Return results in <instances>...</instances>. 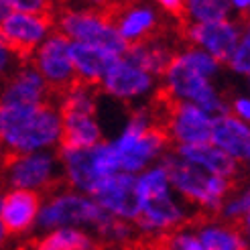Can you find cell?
I'll return each mask as SVG.
<instances>
[{
    "mask_svg": "<svg viewBox=\"0 0 250 250\" xmlns=\"http://www.w3.org/2000/svg\"><path fill=\"white\" fill-rule=\"evenodd\" d=\"M224 63L204 49L183 45L161 76V100L167 104H195L220 116L228 112V98L216 85Z\"/></svg>",
    "mask_w": 250,
    "mask_h": 250,
    "instance_id": "cell-1",
    "label": "cell"
},
{
    "mask_svg": "<svg viewBox=\"0 0 250 250\" xmlns=\"http://www.w3.org/2000/svg\"><path fill=\"white\" fill-rule=\"evenodd\" d=\"M0 141L8 155L59 151L63 145V114L57 104H0Z\"/></svg>",
    "mask_w": 250,
    "mask_h": 250,
    "instance_id": "cell-2",
    "label": "cell"
},
{
    "mask_svg": "<svg viewBox=\"0 0 250 250\" xmlns=\"http://www.w3.org/2000/svg\"><path fill=\"white\" fill-rule=\"evenodd\" d=\"M163 163L169 169L173 191L195 214H204V218H216L224 202H226V197L236 187V181L218 177V175H211L204 169L191 165L189 161L181 159L173 148L167 153Z\"/></svg>",
    "mask_w": 250,
    "mask_h": 250,
    "instance_id": "cell-3",
    "label": "cell"
},
{
    "mask_svg": "<svg viewBox=\"0 0 250 250\" xmlns=\"http://www.w3.org/2000/svg\"><path fill=\"white\" fill-rule=\"evenodd\" d=\"M112 216L98 206V202L90 195L67 185H59L51 193L43 195V206L37 230L41 234L53 232L59 228H82L92 232L96 238L104 230Z\"/></svg>",
    "mask_w": 250,
    "mask_h": 250,
    "instance_id": "cell-4",
    "label": "cell"
},
{
    "mask_svg": "<svg viewBox=\"0 0 250 250\" xmlns=\"http://www.w3.org/2000/svg\"><path fill=\"white\" fill-rule=\"evenodd\" d=\"M55 31L61 33L71 43H83L102 47L108 51L124 57L128 45L114 24L112 12L96 10L90 6H63L55 15Z\"/></svg>",
    "mask_w": 250,
    "mask_h": 250,
    "instance_id": "cell-5",
    "label": "cell"
},
{
    "mask_svg": "<svg viewBox=\"0 0 250 250\" xmlns=\"http://www.w3.org/2000/svg\"><path fill=\"white\" fill-rule=\"evenodd\" d=\"M4 183L10 189H24L47 195L63 185L59 151H39L8 155L2 167Z\"/></svg>",
    "mask_w": 250,
    "mask_h": 250,
    "instance_id": "cell-6",
    "label": "cell"
},
{
    "mask_svg": "<svg viewBox=\"0 0 250 250\" xmlns=\"http://www.w3.org/2000/svg\"><path fill=\"white\" fill-rule=\"evenodd\" d=\"M195 211L173 189L143 199L141 216L134 222L141 238L146 242H165V238L187 224Z\"/></svg>",
    "mask_w": 250,
    "mask_h": 250,
    "instance_id": "cell-7",
    "label": "cell"
},
{
    "mask_svg": "<svg viewBox=\"0 0 250 250\" xmlns=\"http://www.w3.org/2000/svg\"><path fill=\"white\" fill-rule=\"evenodd\" d=\"M100 92L118 104L139 106L161 98V78L153 76L151 71L143 69L124 55L116 59L104 82L100 83Z\"/></svg>",
    "mask_w": 250,
    "mask_h": 250,
    "instance_id": "cell-8",
    "label": "cell"
},
{
    "mask_svg": "<svg viewBox=\"0 0 250 250\" xmlns=\"http://www.w3.org/2000/svg\"><path fill=\"white\" fill-rule=\"evenodd\" d=\"M216 116L195 104H167L163 102V128L171 146H191L211 143Z\"/></svg>",
    "mask_w": 250,
    "mask_h": 250,
    "instance_id": "cell-9",
    "label": "cell"
},
{
    "mask_svg": "<svg viewBox=\"0 0 250 250\" xmlns=\"http://www.w3.org/2000/svg\"><path fill=\"white\" fill-rule=\"evenodd\" d=\"M181 37L185 45L204 49L206 53L228 65L242 43V22L234 17L216 22H185Z\"/></svg>",
    "mask_w": 250,
    "mask_h": 250,
    "instance_id": "cell-10",
    "label": "cell"
},
{
    "mask_svg": "<svg viewBox=\"0 0 250 250\" xmlns=\"http://www.w3.org/2000/svg\"><path fill=\"white\" fill-rule=\"evenodd\" d=\"M55 33L51 15H27V12H2L0 39L21 57H31L49 37Z\"/></svg>",
    "mask_w": 250,
    "mask_h": 250,
    "instance_id": "cell-11",
    "label": "cell"
},
{
    "mask_svg": "<svg viewBox=\"0 0 250 250\" xmlns=\"http://www.w3.org/2000/svg\"><path fill=\"white\" fill-rule=\"evenodd\" d=\"M29 61L39 69L47 85L57 96L78 82L71 57V41L57 31L29 57Z\"/></svg>",
    "mask_w": 250,
    "mask_h": 250,
    "instance_id": "cell-12",
    "label": "cell"
},
{
    "mask_svg": "<svg viewBox=\"0 0 250 250\" xmlns=\"http://www.w3.org/2000/svg\"><path fill=\"white\" fill-rule=\"evenodd\" d=\"M90 195L112 218L134 224L141 216L143 202H141L136 175H128V173L110 175V177L102 179L94 187Z\"/></svg>",
    "mask_w": 250,
    "mask_h": 250,
    "instance_id": "cell-13",
    "label": "cell"
},
{
    "mask_svg": "<svg viewBox=\"0 0 250 250\" xmlns=\"http://www.w3.org/2000/svg\"><path fill=\"white\" fill-rule=\"evenodd\" d=\"M112 19L122 41L130 47L159 35L163 24V12L157 8L153 0H128L112 10Z\"/></svg>",
    "mask_w": 250,
    "mask_h": 250,
    "instance_id": "cell-14",
    "label": "cell"
},
{
    "mask_svg": "<svg viewBox=\"0 0 250 250\" xmlns=\"http://www.w3.org/2000/svg\"><path fill=\"white\" fill-rule=\"evenodd\" d=\"M43 206V195L24 191V189H10L0 197V228L8 238H22L37 230Z\"/></svg>",
    "mask_w": 250,
    "mask_h": 250,
    "instance_id": "cell-15",
    "label": "cell"
},
{
    "mask_svg": "<svg viewBox=\"0 0 250 250\" xmlns=\"http://www.w3.org/2000/svg\"><path fill=\"white\" fill-rule=\"evenodd\" d=\"M51 87L31 61H24L17 71H12L2 87V104L43 106L51 102Z\"/></svg>",
    "mask_w": 250,
    "mask_h": 250,
    "instance_id": "cell-16",
    "label": "cell"
},
{
    "mask_svg": "<svg viewBox=\"0 0 250 250\" xmlns=\"http://www.w3.org/2000/svg\"><path fill=\"white\" fill-rule=\"evenodd\" d=\"M61 169H63V185L83 193H92L94 187L104 177L94 159V148H59Z\"/></svg>",
    "mask_w": 250,
    "mask_h": 250,
    "instance_id": "cell-17",
    "label": "cell"
},
{
    "mask_svg": "<svg viewBox=\"0 0 250 250\" xmlns=\"http://www.w3.org/2000/svg\"><path fill=\"white\" fill-rule=\"evenodd\" d=\"M181 159L189 161L191 165L204 169L211 175H218V177H226L236 181L242 175L240 171V163L236 159H232L228 153H224L222 148H218L211 143H204V145H191V146H177L173 148Z\"/></svg>",
    "mask_w": 250,
    "mask_h": 250,
    "instance_id": "cell-18",
    "label": "cell"
},
{
    "mask_svg": "<svg viewBox=\"0 0 250 250\" xmlns=\"http://www.w3.org/2000/svg\"><path fill=\"white\" fill-rule=\"evenodd\" d=\"M71 57H73V65H76L78 82L90 83L96 87H100V83L104 82L108 71L118 59V55L108 51V49L83 45V43H71Z\"/></svg>",
    "mask_w": 250,
    "mask_h": 250,
    "instance_id": "cell-19",
    "label": "cell"
},
{
    "mask_svg": "<svg viewBox=\"0 0 250 250\" xmlns=\"http://www.w3.org/2000/svg\"><path fill=\"white\" fill-rule=\"evenodd\" d=\"M63 114V145L69 148H94L104 143V128L98 114L61 112Z\"/></svg>",
    "mask_w": 250,
    "mask_h": 250,
    "instance_id": "cell-20",
    "label": "cell"
},
{
    "mask_svg": "<svg viewBox=\"0 0 250 250\" xmlns=\"http://www.w3.org/2000/svg\"><path fill=\"white\" fill-rule=\"evenodd\" d=\"M211 145H216L218 148H222L224 153H228L232 159L240 163V159L250 148V124L236 118L230 112L216 116Z\"/></svg>",
    "mask_w": 250,
    "mask_h": 250,
    "instance_id": "cell-21",
    "label": "cell"
},
{
    "mask_svg": "<svg viewBox=\"0 0 250 250\" xmlns=\"http://www.w3.org/2000/svg\"><path fill=\"white\" fill-rule=\"evenodd\" d=\"M204 250H250L240 226L222 218H202L195 222Z\"/></svg>",
    "mask_w": 250,
    "mask_h": 250,
    "instance_id": "cell-22",
    "label": "cell"
},
{
    "mask_svg": "<svg viewBox=\"0 0 250 250\" xmlns=\"http://www.w3.org/2000/svg\"><path fill=\"white\" fill-rule=\"evenodd\" d=\"M175 53H177V49L173 47V43L167 37L157 35L153 39L130 45L126 51V57L130 61H134L136 65H141L143 69L151 71L153 76L161 78L167 71V67L171 65Z\"/></svg>",
    "mask_w": 250,
    "mask_h": 250,
    "instance_id": "cell-23",
    "label": "cell"
},
{
    "mask_svg": "<svg viewBox=\"0 0 250 250\" xmlns=\"http://www.w3.org/2000/svg\"><path fill=\"white\" fill-rule=\"evenodd\" d=\"M39 238L49 250H102L96 236L82 228H59L41 234Z\"/></svg>",
    "mask_w": 250,
    "mask_h": 250,
    "instance_id": "cell-24",
    "label": "cell"
},
{
    "mask_svg": "<svg viewBox=\"0 0 250 250\" xmlns=\"http://www.w3.org/2000/svg\"><path fill=\"white\" fill-rule=\"evenodd\" d=\"M98 98H100V87L76 82L65 92L59 94L57 106L61 112H90V114H98Z\"/></svg>",
    "mask_w": 250,
    "mask_h": 250,
    "instance_id": "cell-25",
    "label": "cell"
},
{
    "mask_svg": "<svg viewBox=\"0 0 250 250\" xmlns=\"http://www.w3.org/2000/svg\"><path fill=\"white\" fill-rule=\"evenodd\" d=\"M230 0H185V22H216L232 19Z\"/></svg>",
    "mask_w": 250,
    "mask_h": 250,
    "instance_id": "cell-26",
    "label": "cell"
},
{
    "mask_svg": "<svg viewBox=\"0 0 250 250\" xmlns=\"http://www.w3.org/2000/svg\"><path fill=\"white\" fill-rule=\"evenodd\" d=\"M250 211V181L236 185L230 191V195L226 197L218 218H222L224 222H230L240 226V222L246 218V214Z\"/></svg>",
    "mask_w": 250,
    "mask_h": 250,
    "instance_id": "cell-27",
    "label": "cell"
},
{
    "mask_svg": "<svg viewBox=\"0 0 250 250\" xmlns=\"http://www.w3.org/2000/svg\"><path fill=\"white\" fill-rule=\"evenodd\" d=\"M165 244L169 250H204L202 238H199V232L195 228V222L175 230L169 238H165Z\"/></svg>",
    "mask_w": 250,
    "mask_h": 250,
    "instance_id": "cell-28",
    "label": "cell"
},
{
    "mask_svg": "<svg viewBox=\"0 0 250 250\" xmlns=\"http://www.w3.org/2000/svg\"><path fill=\"white\" fill-rule=\"evenodd\" d=\"M53 0H0L2 12H27V15H49Z\"/></svg>",
    "mask_w": 250,
    "mask_h": 250,
    "instance_id": "cell-29",
    "label": "cell"
},
{
    "mask_svg": "<svg viewBox=\"0 0 250 250\" xmlns=\"http://www.w3.org/2000/svg\"><path fill=\"white\" fill-rule=\"evenodd\" d=\"M228 112L250 124V92H240L228 98Z\"/></svg>",
    "mask_w": 250,
    "mask_h": 250,
    "instance_id": "cell-30",
    "label": "cell"
},
{
    "mask_svg": "<svg viewBox=\"0 0 250 250\" xmlns=\"http://www.w3.org/2000/svg\"><path fill=\"white\" fill-rule=\"evenodd\" d=\"M22 63H24V57H21L17 51H12V49L6 45L0 47V69H2V73L6 78L12 71H17Z\"/></svg>",
    "mask_w": 250,
    "mask_h": 250,
    "instance_id": "cell-31",
    "label": "cell"
},
{
    "mask_svg": "<svg viewBox=\"0 0 250 250\" xmlns=\"http://www.w3.org/2000/svg\"><path fill=\"white\" fill-rule=\"evenodd\" d=\"M157 8L167 17H181L183 19V10H185V0H153Z\"/></svg>",
    "mask_w": 250,
    "mask_h": 250,
    "instance_id": "cell-32",
    "label": "cell"
},
{
    "mask_svg": "<svg viewBox=\"0 0 250 250\" xmlns=\"http://www.w3.org/2000/svg\"><path fill=\"white\" fill-rule=\"evenodd\" d=\"M83 6H90V8H96V10H106L110 12V8H114L118 4V0H82Z\"/></svg>",
    "mask_w": 250,
    "mask_h": 250,
    "instance_id": "cell-33",
    "label": "cell"
},
{
    "mask_svg": "<svg viewBox=\"0 0 250 250\" xmlns=\"http://www.w3.org/2000/svg\"><path fill=\"white\" fill-rule=\"evenodd\" d=\"M232 2V12L238 15L242 19H248L250 17V0H230Z\"/></svg>",
    "mask_w": 250,
    "mask_h": 250,
    "instance_id": "cell-34",
    "label": "cell"
},
{
    "mask_svg": "<svg viewBox=\"0 0 250 250\" xmlns=\"http://www.w3.org/2000/svg\"><path fill=\"white\" fill-rule=\"evenodd\" d=\"M240 47L250 53V17L242 21V43H240Z\"/></svg>",
    "mask_w": 250,
    "mask_h": 250,
    "instance_id": "cell-35",
    "label": "cell"
},
{
    "mask_svg": "<svg viewBox=\"0 0 250 250\" xmlns=\"http://www.w3.org/2000/svg\"><path fill=\"white\" fill-rule=\"evenodd\" d=\"M240 171H242V177H246L250 181V148H248V153L240 159Z\"/></svg>",
    "mask_w": 250,
    "mask_h": 250,
    "instance_id": "cell-36",
    "label": "cell"
},
{
    "mask_svg": "<svg viewBox=\"0 0 250 250\" xmlns=\"http://www.w3.org/2000/svg\"><path fill=\"white\" fill-rule=\"evenodd\" d=\"M19 250H49V248L43 244V240H41V238H35V240L27 242V244H22Z\"/></svg>",
    "mask_w": 250,
    "mask_h": 250,
    "instance_id": "cell-37",
    "label": "cell"
},
{
    "mask_svg": "<svg viewBox=\"0 0 250 250\" xmlns=\"http://www.w3.org/2000/svg\"><path fill=\"white\" fill-rule=\"evenodd\" d=\"M240 228H242L244 238H246V242H248V246H250V211L246 214V218L240 222Z\"/></svg>",
    "mask_w": 250,
    "mask_h": 250,
    "instance_id": "cell-38",
    "label": "cell"
},
{
    "mask_svg": "<svg viewBox=\"0 0 250 250\" xmlns=\"http://www.w3.org/2000/svg\"><path fill=\"white\" fill-rule=\"evenodd\" d=\"M141 250H169L165 242H146Z\"/></svg>",
    "mask_w": 250,
    "mask_h": 250,
    "instance_id": "cell-39",
    "label": "cell"
},
{
    "mask_svg": "<svg viewBox=\"0 0 250 250\" xmlns=\"http://www.w3.org/2000/svg\"><path fill=\"white\" fill-rule=\"evenodd\" d=\"M246 83H248V92H250V78H248V80H246Z\"/></svg>",
    "mask_w": 250,
    "mask_h": 250,
    "instance_id": "cell-40",
    "label": "cell"
}]
</instances>
